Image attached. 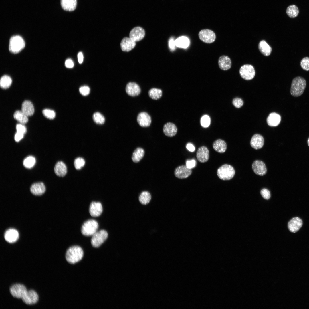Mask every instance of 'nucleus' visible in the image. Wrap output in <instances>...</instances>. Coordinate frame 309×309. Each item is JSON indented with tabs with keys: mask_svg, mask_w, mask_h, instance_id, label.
Here are the masks:
<instances>
[{
	"mask_svg": "<svg viewBox=\"0 0 309 309\" xmlns=\"http://www.w3.org/2000/svg\"><path fill=\"white\" fill-rule=\"evenodd\" d=\"M162 92L159 89L152 88L148 91L149 96L152 99L157 100L160 98L162 96Z\"/></svg>",
	"mask_w": 309,
	"mask_h": 309,
	"instance_id": "37",
	"label": "nucleus"
},
{
	"mask_svg": "<svg viewBox=\"0 0 309 309\" xmlns=\"http://www.w3.org/2000/svg\"><path fill=\"white\" fill-rule=\"evenodd\" d=\"M98 227L97 222L94 219L88 220L83 224L81 229V233L86 236L92 235L96 231Z\"/></svg>",
	"mask_w": 309,
	"mask_h": 309,
	"instance_id": "5",
	"label": "nucleus"
},
{
	"mask_svg": "<svg viewBox=\"0 0 309 309\" xmlns=\"http://www.w3.org/2000/svg\"><path fill=\"white\" fill-rule=\"evenodd\" d=\"M27 291L26 288L23 285L16 284L12 285L9 288L11 295L14 298H22Z\"/></svg>",
	"mask_w": 309,
	"mask_h": 309,
	"instance_id": "8",
	"label": "nucleus"
},
{
	"mask_svg": "<svg viewBox=\"0 0 309 309\" xmlns=\"http://www.w3.org/2000/svg\"><path fill=\"white\" fill-rule=\"evenodd\" d=\"M175 45L178 47L186 48L189 44L188 39L185 36H181L177 38L175 41Z\"/></svg>",
	"mask_w": 309,
	"mask_h": 309,
	"instance_id": "33",
	"label": "nucleus"
},
{
	"mask_svg": "<svg viewBox=\"0 0 309 309\" xmlns=\"http://www.w3.org/2000/svg\"><path fill=\"white\" fill-rule=\"evenodd\" d=\"M235 169L232 166L225 164L219 167L217 170V175L221 180L226 181L231 179L235 174Z\"/></svg>",
	"mask_w": 309,
	"mask_h": 309,
	"instance_id": "3",
	"label": "nucleus"
},
{
	"mask_svg": "<svg viewBox=\"0 0 309 309\" xmlns=\"http://www.w3.org/2000/svg\"><path fill=\"white\" fill-rule=\"evenodd\" d=\"M213 147L215 151L220 153L225 152L227 148V145L223 140L218 139L215 140L213 144Z\"/></svg>",
	"mask_w": 309,
	"mask_h": 309,
	"instance_id": "26",
	"label": "nucleus"
},
{
	"mask_svg": "<svg viewBox=\"0 0 309 309\" xmlns=\"http://www.w3.org/2000/svg\"><path fill=\"white\" fill-rule=\"evenodd\" d=\"M83 255V250L80 247L74 246L70 247L67 250L66 258L69 263L74 264L81 260Z\"/></svg>",
	"mask_w": 309,
	"mask_h": 309,
	"instance_id": "2",
	"label": "nucleus"
},
{
	"mask_svg": "<svg viewBox=\"0 0 309 309\" xmlns=\"http://www.w3.org/2000/svg\"><path fill=\"white\" fill-rule=\"evenodd\" d=\"M307 143H308V145L309 146V137L308 138V140H307Z\"/></svg>",
	"mask_w": 309,
	"mask_h": 309,
	"instance_id": "54",
	"label": "nucleus"
},
{
	"mask_svg": "<svg viewBox=\"0 0 309 309\" xmlns=\"http://www.w3.org/2000/svg\"><path fill=\"white\" fill-rule=\"evenodd\" d=\"M93 118L94 121L98 124H103L105 121L104 116L99 112L94 113L93 116Z\"/></svg>",
	"mask_w": 309,
	"mask_h": 309,
	"instance_id": "39",
	"label": "nucleus"
},
{
	"mask_svg": "<svg viewBox=\"0 0 309 309\" xmlns=\"http://www.w3.org/2000/svg\"><path fill=\"white\" fill-rule=\"evenodd\" d=\"M103 208L101 203L99 202H92L90 206L89 213L93 217L99 216L102 212Z\"/></svg>",
	"mask_w": 309,
	"mask_h": 309,
	"instance_id": "18",
	"label": "nucleus"
},
{
	"mask_svg": "<svg viewBox=\"0 0 309 309\" xmlns=\"http://www.w3.org/2000/svg\"><path fill=\"white\" fill-rule=\"evenodd\" d=\"M233 105L237 108H239L241 107L243 104V102L240 98H234L232 102Z\"/></svg>",
	"mask_w": 309,
	"mask_h": 309,
	"instance_id": "44",
	"label": "nucleus"
},
{
	"mask_svg": "<svg viewBox=\"0 0 309 309\" xmlns=\"http://www.w3.org/2000/svg\"><path fill=\"white\" fill-rule=\"evenodd\" d=\"M252 169L257 175L263 176L266 173L267 168L264 163L262 161L256 160L252 163Z\"/></svg>",
	"mask_w": 309,
	"mask_h": 309,
	"instance_id": "12",
	"label": "nucleus"
},
{
	"mask_svg": "<svg viewBox=\"0 0 309 309\" xmlns=\"http://www.w3.org/2000/svg\"><path fill=\"white\" fill-rule=\"evenodd\" d=\"M306 86L305 80L303 77L298 76L294 78L292 82L290 93L294 97L300 96L303 93Z\"/></svg>",
	"mask_w": 309,
	"mask_h": 309,
	"instance_id": "1",
	"label": "nucleus"
},
{
	"mask_svg": "<svg viewBox=\"0 0 309 309\" xmlns=\"http://www.w3.org/2000/svg\"><path fill=\"white\" fill-rule=\"evenodd\" d=\"M186 147L187 150L193 152L195 150V147L193 144H188L187 145Z\"/></svg>",
	"mask_w": 309,
	"mask_h": 309,
	"instance_id": "52",
	"label": "nucleus"
},
{
	"mask_svg": "<svg viewBox=\"0 0 309 309\" xmlns=\"http://www.w3.org/2000/svg\"><path fill=\"white\" fill-rule=\"evenodd\" d=\"M17 132L25 134L27 132L26 127L23 124H17L16 126Z\"/></svg>",
	"mask_w": 309,
	"mask_h": 309,
	"instance_id": "47",
	"label": "nucleus"
},
{
	"mask_svg": "<svg viewBox=\"0 0 309 309\" xmlns=\"http://www.w3.org/2000/svg\"><path fill=\"white\" fill-rule=\"evenodd\" d=\"M302 220L298 217L292 219L288 223V228L292 232L296 233L299 231L302 225Z\"/></svg>",
	"mask_w": 309,
	"mask_h": 309,
	"instance_id": "17",
	"label": "nucleus"
},
{
	"mask_svg": "<svg viewBox=\"0 0 309 309\" xmlns=\"http://www.w3.org/2000/svg\"><path fill=\"white\" fill-rule=\"evenodd\" d=\"M43 115L46 118L50 119H53L55 116V112L51 110L45 109L42 111Z\"/></svg>",
	"mask_w": 309,
	"mask_h": 309,
	"instance_id": "41",
	"label": "nucleus"
},
{
	"mask_svg": "<svg viewBox=\"0 0 309 309\" xmlns=\"http://www.w3.org/2000/svg\"><path fill=\"white\" fill-rule=\"evenodd\" d=\"M177 128L176 125L171 122H168L164 126L163 131L164 134L169 137L175 136L177 132Z\"/></svg>",
	"mask_w": 309,
	"mask_h": 309,
	"instance_id": "22",
	"label": "nucleus"
},
{
	"mask_svg": "<svg viewBox=\"0 0 309 309\" xmlns=\"http://www.w3.org/2000/svg\"><path fill=\"white\" fill-rule=\"evenodd\" d=\"M199 39L203 42L207 43H211L215 40L216 36L215 33L209 29L201 30L198 34Z\"/></svg>",
	"mask_w": 309,
	"mask_h": 309,
	"instance_id": "9",
	"label": "nucleus"
},
{
	"mask_svg": "<svg viewBox=\"0 0 309 309\" xmlns=\"http://www.w3.org/2000/svg\"><path fill=\"white\" fill-rule=\"evenodd\" d=\"M192 173L191 169L188 168L186 165L179 166L174 171V174L176 177L180 179L187 178Z\"/></svg>",
	"mask_w": 309,
	"mask_h": 309,
	"instance_id": "11",
	"label": "nucleus"
},
{
	"mask_svg": "<svg viewBox=\"0 0 309 309\" xmlns=\"http://www.w3.org/2000/svg\"><path fill=\"white\" fill-rule=\"evenodd\" d=\"M260 193L263 197L265 199H268L270 198V194L269 190L266 188L262 189Z\"/></svg>",
	"mask_w": 309,
	"mask_h": 309,
	"instance_id": "46",
	"label": "nucleus"
},
{
	"mask_svg": "<svg viewBox=\"0 0 309 309\" xmlns=\"http://www.w3.org/2000/svg\"><path fill=\"white\" fill-rule=\"evenodd\" d=\"M25 46L24 41L20 36L15 35L10 38L9 45V50L11 52L15 54L19 53Z\"/></svg>",
	"mask_w": 309,
	"mask_h": 309,
	"instance_id": "4",
	"label": "nucleus"
},
{
	"mask_svg": "<svg viewBox=\"0 0 309 309\" xmlns=\"http://www.w3.org/2000/svg\"><path fill=\"white\" fill-rule=\"evenodd\" d=\"M78 59L79 63L81 64L83 60V56L82 52H79L78 54Z\"/></svg>",
	"mask_w": 309,
	"mask_h": 309,
	"instance_id": "53",
	"label": "nucleus"
},
{
	"mask_svg": "<svg viewBox=\"0 0 309 309\" xmlns=\"http://www.w3.org/2000/svg\"><path fill=\"white\" fill-rule=\"evenodd\" d=\"M169 48L171 50H174V49L175 46L176 45H175V41L172 38L170 39L169 40Z\"/></svg>",
	"mask_w": 309,
	"mask_h": 309,
	"instance_id": "51",
	"label": "nucleus"
},
{
	"mask_svg": "<svg viewBox=\"0 0 309 309\" xmlns=\"http://www.w3.org/2000/svg\"><path fill=\"white\" fill-rule=\"evenodd\" d=\"M145 35V31L142 27L138 26L132 29L129 33V37L135 42L142 39Z\"/></svg>",
	"mask_w": 309,
	"mask_h": 309,
	"instance_id": "13",
	"label": "nucleus"
},
{
	"mask_svg": "<svg viewBox=\"0 0 309 309\" xmlns=\"http://www.w3.org/2000/svg\"><path fill=\"white\" fill-rule=\"evenodd\" d=\"M85 164L84 160L82 158L78 157L75 159L74 162L75 168L77 170L81 169Z\"/></svg>",
	"mask_w": 309,
	"mask_h": 309,
	"instance_id": "40",
	"label": "nucleus"
},
{
	"mask_svg": "<svg viewBox=\"0 0 309 309\" xmlns=\"http://www.w3.org/2000/svg\"><path fill=\"white\" fill-rule=\"evenodd\" d=\"M145 154L144 150L141 147L136 148L133 152L131 159L135 163H138L142 159Z\"/></svg>",
	"mask_w": 309,
	"mask_h": 309,
	"instance_id": "31",
	"label": "nucleus"
},
{
	"mask_svg": "<svg viewBox=\"0 0 309 309\" xmlns=\"http://www.w3.org/2000/svg\"><path fill=\"white\" fill-rule=\"evenodd\" d=\"M196 157L198 161L200 163L207 162L209 157V151L207 148L205 146L199 147L196 152Z\"/></svg>",
	"mask_w": 309,
	"mask_h": 309,
	"instance_id": "14",
	"label": "nucleus"
},
{
	"mask_svg": "<svg viewBox=\"0 0 309 309\" xmlns=\"http://www.w3.org/2000/svg\"><path fill=\"white\" fill-rule=\"evenodd\" d=\"M45 189L44 184L41 182L33 183L31 185L30 188L31 192L35 195H42L45 192Z\"/></svg>",
	"mask_w": 309,
	"mask_h": 309,
	"instance_id": "24",
	"label": "nucleus"
},
{
	"mask_svg": "<svg viewBox=\"0 0 309 309\" xmlns=\"http://www.w3.org/2000/svg\"><path fill=\"white\" fill-rule=\"evenodd\" d=\"M195 164L196 162L194 160L187 161L186 162V166L188 168L191 169L195 167Z\"/></svg>",
	"mask_w": 309,
	"mask_h": 309,
	"instance_id": "48",
	"label": "nucleus"
},
{
	"mask_svg": "<svg viewBox=\"0 0 309 309\" xmlns=\"http://www.w3.org/2000/svg\"><path fill=\"white\" fill-rule=\"evenodd\" d=\"M80 93L83 96H87L90 92V88L87 86H84L80 87L79 89Z\"/></svg>",
	"mask_w": 309,
	"mask_h": 309,
	"instance_id": "45",
	"label": "nucleus"
},
{
	"mask_svg": "<svg viewBox=\"0 0 309 309\" xmlns=\"http://www.w3.org/2000/svg\"><path fill=\"white\" fill-rule=\"evenodd\" d=\"M281 117L278 114L273 112L270 114L267 119L268 124L271 126H276L278 125L281 121Z\"/></svg>",
	"mask_w": 309,
	"mask_h": 309,
	"instance_id": "27",
	"label": "nucleus"
},
{
	"mask_svg": "<svg viewBox=\"0 0 309 309\" xmlns=\"http://www.w3.org/2000/svg\"><path fill=\"white\" fill-rule=\"evenodd\" d=\"M55 174L59 177L64 176L67 172V168L66 165L63 162L59 161L57 162L54 168Z\"/></svg>",
	"mask_w": 309,
	"mask_h": 309,
	"instance_id": "29",
	"label": "nucleus"
},
{
	"mask_svg": "<svg viewBox=\"0 0 309 309\" xmlns=\"http://www.w3.org/2000/svg\"><path fill=\"white\" fill-rule=\"evenodd\" d=\"M219 67L223 70H227L230 68L231 66V61L230 58L225 55L220 56L218 60Z\"/></svg>",
	"mask_w": 309,
	"mask_h": 309,
	"instance_id": "23",
	"label": "nucleus"
},
{
	"mask_svg": "<svg viewBox=\"0 0 309 309\" xmlns=\"http://www.w3.org/2000/svg\"><path fill=\"white\" fill-rule=\"evenodd\" d=\"M137 122L142 127L149 126L151 123V118L150 115L146 112H142L138 114L137 118Z\"/></svg>",
	"mask_w": 309,
	"mask_h": 309,
	"instance_id": "15",
	"label": "nucleus"
},
{
	"mask_svg": "<svg viewBox=\"0 0 309 309\" xmlns=\"http://www.w3.org/2000/svg\"><path fill=\"white\" fill-rule=\"evenodd\" d=\"M136 42L129 37H124L121 41L120 46L124 52H128L133 49L136 45Z\"/></svg>",
	"mask_w": 309,
	"mask_h": 309,
	"instance_id": "21",
	"label": "nucleus"
},
{
	"mask_svg": "<svg viewBox=\"0 0 309 309\" xmlns=\"http://www.w3.org/2000/svg\"><path fill=\"white\" fill-rule=\"evenodd\" d=\"M21 111L27 116H31L34 114V109L32 103L29 100H25L22 103Z\"/></svg>",
	"mask_w": 309,
	"mask_h": 309,
	"instance_id": "25",
	"label": "nucleus"
},
{
	"mask_svg": "<svg viewBox=\"0 0 309 309\" xmlns=\"http://www.w3.org/2000/svg\"><path fill=\"white\" fill-rule=\"evenodd\" d=\"M263 137L260 134H256L252 137L250 142L252 147L256 150L261 148L264 144Z\"/></svg>",
	"mask_w": 309,
	"mask_h": 309,
	"instance_id": "19",
	"label": "nucleus"
},
{
	"mask_svg": "<svg viewBox=\"0 0 309 309\" xmlns=\"http://www.w3.org/2000/svg\"><path fill=\"white\" fill-rule=\"evenodd\" d=\"M239 72L241 77L246 80L252 79L255 75L254 67L250 64H245L241 66Z\"/></svg>",
	"mask_w": 309,
	"mask_h": 309,
	"instance_id": "7",
	"label": "nucleus"
},
{
	"mask_svg": "<svg viewBox=\"0 0 309 309\" xmlns=\"http://www.w3.org/2000/svg\"><path fill=\"white\" fill-rule=\"evenodd\" d=\"M14 118L22 124L27 123L28 121V116L21 111H16L13 115Z\"/></svg>",
	"mask_w": 309,
	"mask_h": 309,
	"instance_id": "32",
	"label": "nucleus"
},
{
	"mask_svg": "<svg viewBox=\"0 0 309 309\" xmlns=\"http://www.w3.org/2000/svg\"><path fill=\"white\" fill-rule=\"evenodd\" d=\"M24 134L17 132L14 137L15 140L17 142H19L23 137Z\"/></svg>",
	"mask_w": 309,
	"mask_h": 309,
	"instance_id": "50",
	"label": "nucleus"
},
{
	"mask_svg": "<svg viewBox=\"0 0 309 309\" xmlns=\"http://www.w3.org/2000/svg\"><path fill=\"white\" fill-rule=\"evenodd\" d=\"M151 198V195L149 192L147 191H143L140 195L139 200L141 204L146 205L149 203Z\"/></svg>",
	"mask_w": 309,
	"mask_h": 309,
	"instance_id": "34",
	"label": "nucleus"
},
{
	"mask_svg": "<svg viewBox=\"0 0 309 309\" xmlns=\"http://www.w3.org/2000/svg\"><path fill=\"white\" fill-rule=\"evenodd\" d=\"M286 13L288 16L291 18L296 17L299 13V10L298 7L294 5L289 6L287 8Z\"/></svg>",
	"mask_w": 309,
	"mask_h": 309,
	"instance_id": "36",
	"label": "nucleus"
},
{
	"mask_svg": "<svg viewBox=\"0 0 309 309\" xmlns=\"http://www.w3.org/2000/svg\"><path fill=\"white\" fill-rule=\"evenodd\" d=\"M300 65L304 70L309 71V57H306L302 58L300 61Z\"/></svg>",
	"mask_w": 309,
	"mask_h": 309,
	"instance_id": "42",
	"label": "nucleus"
},
{
	"mask_svg": "<svg viewBox=\"0 0 309 309\" xmlns=\"http://www.w3.org/2000/svg\"><path fill=\"white\" fill-rule=\"evenodd\" d=\"M108 237V233L105 230L96 231L92 235L91 240L92 245L95 247H99L105 241Z\"/></svg>",
	"mask_w": 309,
	"mask_h": 309,
	"instance_id": "6",
	"label": "nucleus"
},
{
	"mask_svg": "<svg viewBox=\"0 0 309 309\" xmlns=\"http://www.w3.org/2000/svg\"><path fill=\"white\" fill-rule=\"evenodd\" d=\"M258 49L260 52L265 56L270 55L272 51L270 46L264 40H262L259 42Z\"/></svg>",
	"mask_w": 309,
	"mask_h": 309,
	"instance_id": "30",
	"label": "nucleus"
},
{
	"mask_svg": "<svg viewBox=\"0 0 309 309\" xmlns=\"http://www.w3.org/2000/svg\"><path fill=\"white\" fill-rule=\"evenodd\" d=\"M19 233L17 231L14 229H10L5 232L4 237L5 240L11 243L16 242L19 238Z\"/></svg>",
	"mask_w": 309,
	"mask_h": 309,
	"instance_id": "20",
	"label": "nucleus"
},
{
	"mask_svg": "<svg viewBox=\"0 0 309 309\" xmlns=\"http://www.w3.org/2000/svg\"><path fill=\"white\" fill-rule=\"evenodd\" d=\"M12 83V80L11 77L6 75L2 76L0 80L1 87L3 89H6L9 88Z\"/></svg>",
	"mask_w": 309,
	"mask_h": 309,
	"instance_id": "35",
	"label": "nucleus"
},
{
	"mask_svg": "<svg viewBox=\"0 0 309 309\" xmlns=\"http://www.w3.org/2000/svg\"><path fill=\"white\" fill-rule=\"evenodd\" d=\"M35 162V159L34 157L32 156H29L24 160L23 164L25 167L30 169L34 166Z\"/></svg>",
	"mask_w": 309,
	"mask_h": 309,
	"instance_id": "38",
	"label": "nucleus"
},
{
	"mask_svg": "<svg viewBox=\"0 0 309 309\" xmlns=\"http://www.w3.org/2000/svg\"><path fill=\"white\" fill-rule=\"evenodd\" d=\"M65 66L68 68H72L74 66V63L72 60L70 59H67L65 62Z\"/></svg>",
	"mask_w": 309,
	"mask_h": 309,
	"instance_id": "49",
	"label": "nucleus"
},
{
	"mask_svg": "<svg viewBox=\"0 0 309 309\" xmlns=\"http://www.w3.org/2000/svg\"><path fill=\"white\" fill-rule=\"evenodd\" d=\"M125 90L128 95L132 97L139 95L141 92V89L139 86L134 82L128 83L126 86Z\"/></svg>",
	"mask_w": 309,
	"mask_h": 309,
	"instance_id": "16",
	"label": "nucleus"
},
{
	"mask_svg": "<svg viewBox=\"0 0 309 309\" xmlns=\"http://www.w3.org/2000/svg\"><path fill=\"white\" fill-rule=\"evenodd\" d=\"M77 3V0H61V6L66 11H74L76 8Z\"/></svg>",
	"mask_w": 309,
	"mask_h": 309,
	"instance_id": "28",
	"label": "nucleus"
},
{
	"mask_svg": "<svg viewBox=\"0 0 309 309\" xmlns=\"http://www.w3.org/2000/svg\"><path fill=\"white\" fill-rule=\"evenodd\" d=\"M201 123L202 126L204 127H208L210 123V119L209 117L207 115L203 116L201 118Z\"/></svg>",
	"mask_w": 309,
	"mask_h": 309,
	"instance_id": "43",
	"label": "nucleus"
},
{
	"mask_svg": "<svg viewBox=\"0 0 309 309\" xmlns=\"http://www.w3.org/2000/svg\"><path fill=\"white\" fill-rule=\"evenodd\" d=\"M21 299L25 304L31 305L35 304L37 302L39 296L35 291L30 290H27Z\"/></svg>",
	"mask_w": 309,
	"mask_h": 309,
	"instance_id": "10",
	"label": "nucleus"
}]
</instances>
